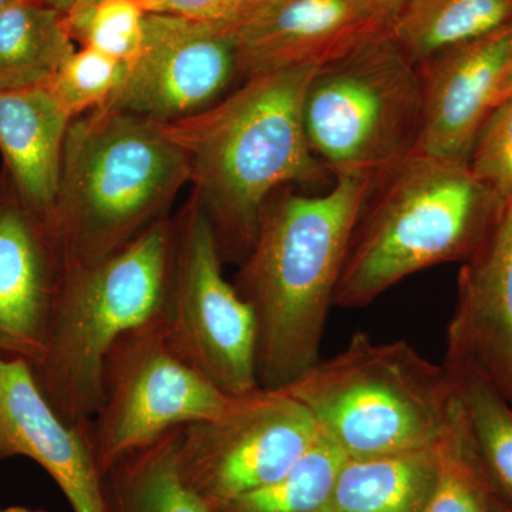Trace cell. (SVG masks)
<instances>
[{
  "mask_svg": "<svg viewBox=\"0 0 512 512\" xmlns=\"http://www.w3.org/2000/svg\"><path fill=\"white\" fill-rule=\"evenodd\" d=\"M318 67L248 77L207 109L158 123L187 158L191 195L210 221L224 265L247 258L275 192L329 180L303 126V100Z\"/></svg>",
  "mask_w": 512,
  "mask_h": 512,
  "instance_id": "cell-1",
  "label": "cell"
},
{
  "mask_svg": "<svg viewBox=\"0 0 512 512\" xmlns=\"http://www.w3.org/2000/svg\"><path fill=\"white\" fill-rule=\"evenodd\" d=\"M372 184L336 177L325 194L291 187L266 202L258 235L234 276L256 326V380L281 390L320 359L323 332Z\"/></svg>",
  "mask_w": 512,
  "mask_h": 512,
  "instance_id": "cell-2",
  "label": "cell"
},
{
  "mask_svg": "<svg viewBox=\"0 0 512 512\" xmlns=\"http://www.w3.org/2000/svg\"><path fill=\"white\" fill-rule=\"evenodd\" d=\"M504 207L467 161L416 151L370 188L333 305L365 308L417 272L466 262Z\"/></svg>",
  "mask_w": 512,
  "mask_h": 512,
  "instance_id": "cell-3",
  "label": "cell"
},
{
  "mask_svg": "<svg viewBox=\"0 0 512 512\" xmlns=\"http://www.w3.org/2000/svg\"><path fill=\"white\" fill-rule=\"evenodd\" d=\"M187 184V158L156 121L111 107L72 120L53 217L64 264L116 254L170 217Z\"/></svg>",
  "mask_w": 512,
  "mask_h": 512,
  "instance_id": "cell-4",
  "label": "cell"
},
{
  "mask_svg": "<svg viewBox=\"0 0 512 512\" xmlns=\"http://www.w3.org/2000/svg\"><path fill=\"white\" fill-rule=\"evenodd\" d=\"M286 392L311 413L319 433L346 458L434 446L458 403L456 380L406 340L376 342L356 332L319 359Z\"/></svg>",
  "mask_w": 512,
  "mask_h": 512,
  "instance_id": "cell-5",
  "label": "cell"
},
{
  "mask_svg": "<svg viewBox=\"0 0 512 512\" xmlns=\"http://www.w3.org/2000/svg\"><path fill=\"white\" fill-rule=\"evenodd\" d=\"M171 245L168 217L96 264L66 266L45 353L32 370L72 426L92 427L103 396L104 360L114 343L160 313Z\"/></svg>",
  "mask_w": 512,
  "mask_h": 512,
  "instance_id": "cell-6",
  "label": "cell"
},
{
  "mask_svg": "<svg viewBox=\"0 0 512 512\" xmlns=\"http://www.w3.org/2000/svg\"><path fill=\"white\" fill-rule=\"evenodd\" d=\"M419 67L382 29L320 64L303 100L313 156L333 178L375 184L419 147Z\"/></svg>",
  "mask_w": 512,
  "mask_h": 512,
  "instance_id": "cell-7",
  "label": "cell"
},
{
  "mask_svg": "<svg viewBox=\"0 0 512 512\" xmlns=\"http://www.w3.org/2000/svg\"><path fill=\"white\" fill-rule=\"evenodd\" d=\"M171 225L170 272L157 316L165 343L228 396L254 392V313L225 279L210 221L190 195Z\"/></svg>",
  "mask_w": 512,
  "mask_h": 512,
  "instance_id": "cell-8",
  "label": "cell"
},
{
  "mask_svg": "<svg viewBox=\"0 0 512 512\" xmlns=\"http://www.w3.org/2000/svg\"><path fill=\"white\" fill-rule=\"evenodd\" d=\"M235 397L171 352L157 318L128 330L104 360L103 396L90 427L101 473L168 431L220 416Z\"/></svg>",
  "mask_w": 512,
  "mask_h": 512,
  "instance_id": "cell-9",
  "label": "cell"
},
{
  "mask_svg": "<svg viewBox=\"0 0 512 512\" xmlns=\"http://www.w3.org/2000/svg\"><path fill=\"white\" fill-rule=\"evenodd\" d=\"M320 439L319 427L286 390L237 396L212 419L181 427V476L210 507L274 483Z\"/></svg>",
  "mask_w": 512,
  "mask_h": 512,
  "instance_id": "cell-10",
  "label": "cell"
},
{
  "mask_svg": "<svg viewBox=\"0 0 512 512\" xmlns=\"http://www.w3.org/2000/svg\"><path fill=\"white\" fill-rule=\"evenodd\" d=\"M237 79V50L227 28L147 13L143 46L107 107L167 123L207 109Z\"/></svg>",
  "mask_w": 512,
  "mask_h": 512,
  "instance_id": "cell-11",
  "label": "cell"
},
{
  "mask_svg": "<svg viewBox=\"0 0 512 512\" xmlns=\"http://www.w3.org/2000/svg\"><path fill=\"white\" fill-rule=\"evenodd\" d=\"M239 80L335 59L387 29L367 0H247L225 23Z\"/></svg>",
  "mask_w": 512,
  "mask_h": 512,
  "instance_id": "cell-12",
  "label": "cell"
},
{
  "mask_svg": "<svg viewBox=\"0 0 512 512\" xmlns=\"http://www.w3.org/2000/svg\"><path fill=\"white\" fill-rule=\"evenodd\" d=\"M66 264L55 235L0 173V355L42 359Z\"/></svg>",
  "mask_w": 512,
  "mask_h": 512,
  "instance_id": "cell-13",
  "label": "cell"
},
{
  "mask_svg": "<svg viewBox=\"0 0 512 512\" xmlns=\"http://www.w3.org/2000/svg\"><path fill=\"white\" fill-rule=\"evenodd\" d=\"M13 457L39 464L73 512H110L90 429L56 412L26 360L0 355V460Z\"/></svg>",
  "mask_w": 512,
  "mask_h": 512,
  "instance_id": "cell-14",
  "label": "cell"
},
{
  "mask_svg": "<svg viewBox=\"0 0 512 512\" xmlns=\"http://www.w3.org/2000/svg\"><path fill=\"white\" fill-rule=\"evenodd\" d=\"M511 63L512 23L417 64L423 97L417 151L467 161Z\"/></svg>",
  "mask_w": 512,
  "mask_h": 512,
  "instance_id": "cell-15",
  "label": "cell"
},
{
  "mask_svg": "<svg viewBox=\"0 0 512 512\" xmlns=\"http://www.w3.org/2000/svg\"><path fill=\"white\" fill-rule=\"evenodd\" d=\"M443 365L476 370L512 404V200L461 266Z\"/></svg>",
  "mask_w": 512,
  "mask_h": 512,
  "instance_id": "cell-16",
  "label": "cell"
},
{
  "mask_svg": "<svg viewBox=\"0 0 512 512\" xmlns=\"http://www.w3.org/2000/svg\"><path fill=\"white\" fill-rule=\"evenodd\" d=\"M70 123L47 87L0 93L3 171L52 232Z\"/></svg>",
  "mask_w": 512,
  "mask_h": 512,
  "instance_id": "cell-17",
  "label": "cell"
},
{
  "mask_svg": "<svg viewBox=\"0 0 512 512\" xmlns=\"http://www.w3.org/2000/svg\"><path fill=\"white\" fill-rule=\"evenodd\" d=\"M439 460L440 441L402 453L346 458L320 512H423Z\"/></svg>",
  "mask_w": 512,
  "mask_h": 512,
  "instance_id": "cell-18",
  "label": "cell"
},
{
  "mask_svg": "<svg viewBox=\"0 0 512 512\" xmlns=\"http://www.w3.org/2000/svg\"><path fill=\"white\" fill-rule=\"evenodd\" d=\"M77 47L63 15L43 0L0 12V93L47 87Z\"/></svg>",
  "mask_w": 512,
  "mask_h": 512,
  "instance_id": "cell-19",
  "label": "cell"
},
{
  "mask_svg": "<svg viewBox=\"0 0 512 512\" xmlns=\"http://www.w3.org/2000/svg\"><path fill=\"white\" fill-rule=\"evenodd\" d=\"M180 429L138 448L104 476L110 512H212L178 467Z\"/></svg>",
  "mask_w": 512,
  "mask_h": 512,
  "instance_id": "cell-20",
  "label": "cell"
},
{
  "mask_svg": "<svg viewBox=\"0 0 512 512\" xmlns=\"http://www.w3.org/2000/svg\"><path fill=\"white\" fill-rule=\"evenodd\" d=\"M512 23V0H406L389 30L394 42L420 64L448 47Z\"/></svg>",
  "mask_w": 512,
  "mask_h": 512,
  "instance_id": "cell-21",
  "label": "cell"
},
{
  "mask_svg": "<svg viewBox=\"0 0 512 512\" xmlns=\"http://www.w3.org/2000/svg\"><path fill=\"white\" fill-rule=\"evenodd\" d=\"M346 457L320 434V439L274 483L215 505L212 512H320L328 503Z\"/></svg>",
  "mask_w": 512,
  "mask_h": 512,
  "instance_id": "cell-22",
  "label": "cell"
},
{
  "mask_svg": "<svg viewBox=\"0 0 512 512\" xmlns=\"http://www.w3.org/2000/svg\"><path fill=\"white\" fill-rule=\"evenodd\" d=\"M494 500L493 485L458 394L453 420L440 440L436 484L423 512H494Z\"/></svg>",
  "mask_w": 512,
  "mask_h": 512,
  "instance_id": "cell-23",
  "label": "cell"
},
{
  "mask_svg": "<svg viewBox=\"0 0 512 512\" xmlns=\"http://www.w3.org/2000/svg\"><path fill=\"white\" fill-rule=\"evenodd\" d=\"M447 369L456 380L488 477L512 498V404L476 370Z\"/></svg>",
  "mask_w": 512,
  "mask_h": 512,
  "instance_id": "cell-24",
  "label": "cell"
},
{
  "mask_svg": "<svg viewBox=\"0 0 512 512\" xmlns=\"http://www.w3.org/2000/svg\"><path fill=\"white\" fill-rule=\"evenodd\" d=\"M146 18L140 0H97L63 16L74 45L90 47L128 66L143 46Z\"/></svg>",
  "mask_w": 512,
  "mask_h": 512,
  "instance_id": "cell-25",
  "label": "cell"
},
{
  "mask_svg": "<svg viewBox=\"0 0 512 512\" xmlns=\"http://www.w3.org/2000/svg\"><path fill=\"white\" fill-rule=\"evenodd\" d=\"M127 70L126 63L90 47H79L63 63L47 89L70 119H79L109 106Z\"/></svg>",
  "mask_w": 512,
  "mask_h": 512,
  "instance_id": "cell-26",
  "label": "cell"
},
{
  "mask_svg": "<svg viewBox=\"0 0 512 512\" xmlns=\"http://www.w3.org/2000/svg\"><path fill=\"white\" fill-rule=\"evenodd\" d=\"M474 177L507 204L512 200V97L495 104L467 158Z\"/></svg>",
  "mask_w": 512,
  "mask_h": 512,
  "instance_id": "cell-27",
  "label": "cell"
},
{
  "mask_svg": "<svg viewBox=\"0 0 512 512\" xmlns=\"http://www.w3.org/2000/svg\"><path fill=\"white\" fill-rule=\"evenodd\" d=\"M147 13L181 16L198 22L225 25L247 0H140Z\"/></svg>",
  "mask_w": 512,
  "mask_h": 512,
  "instance_id": "cell-28",
  "label": "cell"
},
{
  "mask_svg": "<svg viewBox=\"0 0 512 512\" xmlns=\"http://www.w3.org/2000/svg\"><path fill=\"white\" fill-rule=\"evenodd\" d=\"M372 9L375 10L377 18L383 23L386 28H389L390 23L396 18L399 10L402 9L406 0H367Z\"/></svg>",
  "mask_w": 512,
  "mask_h": 512,
  "instance_id": "cell-29",
  "label": "cell"
},
{
  "mask_svg": "<svg viewBox=\"0 0 512 512\" xmlns=\"http://www.w3.org/2000/svg\"><path fill=\"white\" fill-rule=\"evenodd\" d=\"M47 5L52 6L57 12L62 13L63 16L69 13L76 12V10L84 8V6L92 5L97 0H43Z\"/></svg>",
  "mask_w": 512,
  "mask_h": 512,
  "instance_id": "cell-30",
  "label": "cell"
},
{
  "mask_svg": "<svg viewBox=\"0 0 512 512\" xmlns=\"http://www.w3.org/2000/svg\"><path fill=\"white\" fill-rule=\"evenodd\" d=\"M508 97H512V63L511 66L508 67L507 73L504 74L500 87H498L497 103H500L501 100L508 99Z\"/></svg>",
  "mask_w": 512,
  "mask_h": 512,
  "instance_id": "cell-31",
  "label": "cell"
},
{
  "mask_svg": "<svg viewBox=\"0 0 512 512\" xmlns=\"http://www.w3.org/2000/svg\"><path fill=\"white\" fill-rule=\"evenodd\" d=\"M494 512H512V507L501 501L500 498L495 497L494 500Z\"/></svg>",
  "mask_w": 512,
  "mask_h": 512,
  "instance_id": "cell-32",
  "label": "cell"
},
{
  "mask_svg": "<svg viewBox=\"0 0 512 512\" xmlns=\"http://www.w3.org/2000/svg\"><path fill=\"white\" fill-rule=\"evenodd\" d=\"M0 512H46V511L32 510V508H26V507H8V508H0Z\"/></svg>",
  "mask_w": 512,
  "mask_h": 512,
  "instance_id": "cell-33",
  "label": "cell"
},
{
  "mask_svg": "<svg viewBox=\"0 0 512 512\" xmlns=\"http://www.w3.org/2000/svg\"><path fill=\"white\" fill-rule=\"evenodd\" d=\"M18 2H20V0H0V12L10 8V6L15 5V3Z\"/></svg>",
  "mask_w": 512,
  "mask_h": 512,
  "instance_id": "cell-34",
  "label": "cell"
}]
</instances>
